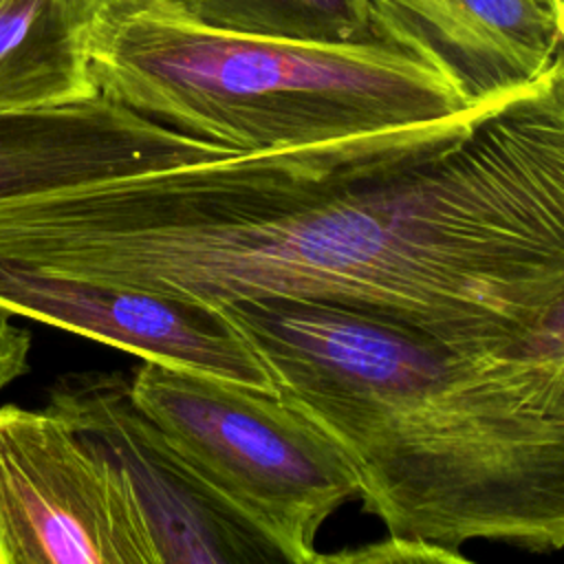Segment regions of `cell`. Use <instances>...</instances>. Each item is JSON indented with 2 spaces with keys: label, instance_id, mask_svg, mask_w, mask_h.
Segmentation results:
<instances>
[{
  "label": "cell",
  "instance_id": "ba28073f",
  "mask_svg": "<svg viewBox=\"0 0 564 564\" xmlns=\"http://www.w3.org/2000/svg\"><path fill=\"white\" fill-rule=\"evenodd\" d=\"M236 154L104 95L0 110V203Z\"/></svg>",
  "mask_w": 564,
  "mask_h": 564
},
{
  "label": "cell",
  "instance_id": "6da1fadb",
  "mask_svg": "<svg viewBox=\"0 0 564 564\" xmlns=\"http://www.w3.org/2000/svg\"><path fill=\"white\" fill-rule=\"evenodd\" d=\"M0 258L500 352L564 300V44L533 84L452 117L0 203Z\"/></svg>",
  "mask_w": 564,
  "mask_h": 564
},
{
  "label": "cell",
  "instance_id": "5bb4252c",
  "mask_svg": "<svg viewBox=\"0 0 564 564\" xmlns=\"http://www.w3.org/2000/svg\"><path fill=\"white\" fill-rule=\"evenodd\" d=\"M555 4H557V9H560V13H562V22H564V0H555Z\"/></svg>",
  "mask_w": 564,
  "mask_h": 564
},
{
  "label": "cell",
  "instance_id": "7c38bea8",
  "mask_svg": "<svg viewBox=\"0 0 564 564\" xmlns=\"http://www.w3.org/2000/svg\"><path fill=\"white\" fill-rule=\"evenodd\" d=\"M317 562H467L460 551H452L416 538L390 535L381 542L319 555Z\"/></svg>",
  "mask_w": 564,
  "mask_h": 564
},
{
  "label": "cell",
  "instance_id": "5b68a950",
  "mask_svg": "<svg viewBox=\"0 0 564 564\" xmlns=\"http://www.w3.org/2000/svg\"><path fill=\"white\" fill-rule=\"evenodd\" d=\"M0 564H159L128 478L48 408L0 405Z\"/></svg>",
  "mask_w": 564,
  "mask_h": 564
},
{
  "label": "cell",
  "instance_id": "7a4b0ae2",
  "mask_svg": "<svg viewBox=\"0 0 564 564\" xmlns=\"http://www.w3.org/2000/svg\"><path fill=\"white\" fill-rule=\"evenodd\" d=\"M216 308L339 447L390 535L564 549V379L549 361L516 346L469 355L304 300Z\"/></svg>",
  "mask_w": 564,
  "mask_h": 564
},
{
  "label": "cell",
  "instance_id": "9a60e30c",
  "mask_svg": "<svg viewBox=\"0 0 564 564\" xmlns=\"http://www.w3.org/2000/svg\"><path fill=\"white\" fill-rule=\"evenodd\" d=\"M562 40H564V22H562Z\"/></svg>",
  "mask_w": 564,
  "mask_h": 564
},
{
  "label": "cell",
  "instance_id": "277c9868",
  "mask_svg": "<svg viewBox=\"0 0 564 564\" xmlns=\"http://www.w3.org/2000/svg\"><path fill=\"white\" fill-rule=\"evenodd\" d=\"M139 408L286 557L317 562L315 535L357 476L339 447L278 392L143 359Z\"/></svg>",
  "mask_w": 564,
  "mask_h": 564
},
{
  "label": "cell",
  "instance_id": "9c48e42d",
  "mask_svg": "<svg viewBox=\"0 0 564 564\" xmlns=\"http://www.w3.org/2000/svg\"><path fill=\"white\" fill-rule=\"evenodd\" d=\"M381 42L436 70L474 106L540 79L562 51L555 0H368Z\"/></svg>",
  "mask_w": 564,
  "mask_h": 564
},
{
  "label": "cell",
  "instance_id": "30bf717a",
  "mask_svg": "<svg viewBox=\"0 0 564 564\" xmlns=\"http://www.w3.org/2000/svg\"><path fill=\"white\" fill-rule=\"evenodd\" d=\"M104 0H0V110L97 97L90 35Z\"/></svg>",
  "mask_w": 564,
  "mask_h": 564
},
{
  "label": "cell",
  "instance_id": "4fadbf2b",
  "mask_svg": "<svg viewBox=\"0 0 564 564\" xmlns=\"http://www.w3.org/2000/svg\"><path fill=\"white\" fill-rule=\"evenodd\" d=\"M518 348L549 359L564 377V300L551 311V315L516 344Z\"/></svg>",
  "mask_w": 564,
  "mask_h": 564
},
{
  "label": "cell",
  "instance_id": "3957f363",
  "mask_svg": "<svg viewBox=\"0 0 564 564\" xmlns=\"http://www.w3.org/2000/svg\"><path fill=\"white\" fill-rule=\"evenodd\" d=\"M90 70L99 95L236 154L471 108L441 70L399 46L220 31L196 22L176 0H104L90 35Z\"/></svg>",
  "mask_w": 564,
  "mask_h": 564
},
{
  "label": "cell",
  "instance_id": "8992f818",
  "mask_svg": "<svg viewBox=\"0 0 564 564\" xmlns=\"http://www.w3.org/2000/svg\"><path fill=\"white\" fill-rule=\"evenodd\" d=\"M48 410L128 478L159 564H286L282 551L139 408L121 372L62 375L48 390Z\"/></svg>",
  "mask_w": 564,
  "mask_h": 564
},
{
  "label": "cell",
  "instance_id": "52a82bcc",
  "mask_svg": "<svg viewBox=\"0 0 564 564\" xmlns=\"http://www.w3.org/2000/svg\"><path fill=\"white\" fill-rule=\"evenodd\" d=\"M0 311L97 339L141 359L275 392L245 337L205 302L0 258Z\"/></svg>",
  "mask_w": 564,
  "mask_h": 564
},
{
  "label": "cell",
  "instance_id": "8fae6325",
  "mask_svg": "<svg viewBox=\"0 0 564 564\" xmlns=\"http://www.w3.org/2000/svg\"><path fill=\"white\" fill-rule=\"evenodd\" d=\"M196 22L258 37L364 44L381 42L368 0H176Z\"/></svg>",
  "mask_w": 564,
  "mask_h": 564
}]
</instances>
